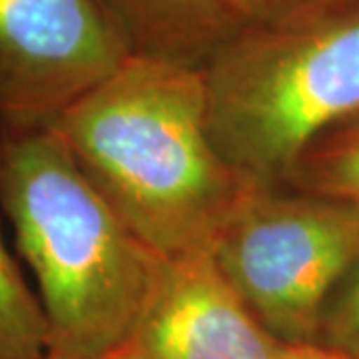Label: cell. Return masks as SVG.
Here are the masks:
<instances>
[{
  "label": "cell",
  "mask_w": 359,
  "mask_h": 359,
  "mask_svg": "<svg viewBox=\"0 0 359 359\" xmlns=\"http://www.w3.org/2000/svg\"><path fill=\"white\" fill-rule=\"evenodd\" d=\"M285 186L359 204V114L321 134L299 158Z\"/></svg>",
  "instance_id": "obj_8"
},
{
  "label": "cell",
  "mask_w": 359,
  "mask_h": 359,
  "mask_svg": "<svg viewBox=\"0 0 359 359\" xmlns=\"http://www.w3.org/2000/svg\"><path fill=\"white\" fill-rule=\"evenodd\" d=\"M276 359H353L339 353L335 349L320 346V344H302V346H290L283 353Z\"/></svg>",
  "instance_id": "obj_12"
},
{
  "label": "cell",
  "mask_w": 359,
  "mask_h": 359,
  "mask_svg": "<svg viewBox=\"0 0 359 359\" xmlns=\"http://www.w3.org/2000/svg\"><path fill=\"white\" fill-rule=\"evenodd\" d=\"M128 56L96 0H0V128L50 124Z\"/></svg>",
  "instance_id": "obj_5"
},
{
  "label": "cell",
  "mask_w": 359,
  "mask_h": 359,
  "mask_svg": "<svg viewBox=\"0 0 359 359\" xmlns=\"http://www.w3.org/2000/svg\"><path fill=\"white\" fill-rule=\"evenodd\" d=\"M0 210L39 283L48 349L124 346L162 257L120 219L52 124L0 128Z\"/></svg>",
  "instance_id": "obj_2"
},
{
  "label": "cell",
  "mask_w": 359,
  "mask_h": 359,
  "mask_svg": "<svg viewBox=\"0 0 359 359\" xmlns=\"http://www.w3.org/2000/svg\"><path fill=\"white\" fill-rule=\"evenodd\" d=\"M318 344L359 359V254L323 309Z\"/></svg>",
  "instance_id": "obj_10"
},
{
  "label": "cell",
  "mask_w": 359,
  "mask_h": 359,
  "mask_svg": "<svg viewBox=\"0 0 359 359\" xmlns=\"http://www.w3.org/2000/svg\"><path fill=\"white\" fill-rule=\"evenodd\" d=\"M42 359H136L128 344L124 346L114 347V349H108L102 353H65V351H52L48 349L46 355Z\"/></svg>",
  "instance_id": "obj_13"
},
{
  "label": "cell",
  "mask_w": 359,
  "mask_h": 359,
  "mask_svg": "<svg viewBox=\"0 0 359 359\" xmlns=\"http://www.w3.org/2000/svg\"><path fill=\"white\" fill-rule=\"evenodd\" d=\"M130 56L202 68L238 28L222 0H96Z\"/></svg>",
  "instance_id": "obj_7"
},
{
  "label": "cell",
  "mask_w": 359,
  "mask_h": 359,
  "mask_svg": "<svg viewBox=\"0 0 359 359\" xmlns=\"http://www.w3.org/2000/svg\"><path fill=\"white\" fill-rule=\"evenodd\" d=\"M323 0H222L226 13L236 26H254L276 22L308 11Z\"/></svg>",
  "instance_id": "obj_11"
},
{
  "label": "cell",
  "mask_w": 359,
  "mask_h": 359,
  "mask_svg": "<svg viewBox=\"0 0 359 359\" xmlns=\"http://www.w3.org/2000/svg\"><path fill=\"white\" fill-rule=\"evenodd\" d=\"M359 254V204L287 186L254 188L214 256L271 334L318 344L321 316Z\"/></svg>",
  "instance_id": "obj_4"
},
{
  "label": "cell",
  "mask_w": 359,
  "mask_h": 359,
  "mask_svg": "<svg viewBox=\"0 0 359 359\" xmlns=\"http://www.w3.org/2000/svg\"><path fill=\"white\" fill-rule=\"evenodd\" d=\"M50 124L94 188L160 257L214 250L257 188L212 140L202 68L128 56Z\"/></svg>",
  "instance_id": "obj_1"
},
{
  "label": "cell",
  "mask_w": 359,
  "mask_h": 359,
  "mask_svg": "<svg viewBox=\"0 0 359 359\" xmlns=\"http://www.w3.org/2000/svg\"><path fill=\"white\" fill-rule=\"evenodd\" d=\"M126 344L136 359H276L290 347L257 320L214 250L162 257Z\"/></svg>",
  "instance_id": "obj_6"
},
{
  "label": "cell",
  "mask_w": 359,
  "mask_h": 359,
  "mask_svg": "<svg viewBox=\"0 0 359 359\" xmlns=\"http://www.w3.org/2000/svg\"><path fill=\"white\" fill-rule=\"evenodd\" d=\"M48 347L40 297L28 287L0 236V359H42Z\"/></svg>",
  "instance_id": "obj_9"
},
{
  "label": "cell",
  "mask_w": 359,
  "mask_h": 359,
  "mask_svg": "<svg viewBox=\"0 0 359 359\" xmlns=\"http://www.w3.org/2000/svg\"><path fill=\"white\" fill-rule=\"evenodd\" d=\"M202 74L222 158L257 188L285 186L321 134L359 114V0L238 26Z\"/></svg>",
  "instance_id": "obj_3"
}]
</instances>
